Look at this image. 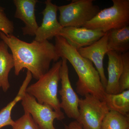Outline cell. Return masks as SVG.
I'll return each instance as SVG.
<instances>
[{
    "label": "cell",
    "mask_w": 129,
    "mask_h": 129,
    "mask_svg": "<svg viewBox=\"0 0 129 129\" xmlns=\"http://www.w3.org/2000/svg\"><path fill=\"white\" fill-rule=\"evenodd\" d=\"M0 38L10 48L14 58V74L19 75L26 69L38 80L50 69L51 62L57 61L58 56L55 45L49 41L28 43L13 35H6L0 32Z\"/></svg>",
    "instance_id": "1"
},
{
    "label": "cell",
    "mask_w": 129,
    "mask_h": 129,
    "mask_svg": "<svg viewBox=\"0 0 129 129\" xmlns=\"http://www.w3.org/2000/svg\"><path fill=\"white\" fill-rule=\"evenodd\" d=\"M12 129H40L30 114L25 113L14 121L12 126Z\"/></svg>",
    "instance_id": "20"
},
{
    "label": "cell",
    "mask_w": 129,
    "mask_h": 129,
    "mask_svg": "<svg viewBox=\"0 0 129 129\" xmlns=\"http://www.w3.org/2000/svg\"><path fill=\"white\" fill-rule=\"evenodd\" d=\"M93 0H73L69 4L57 6L59 22L63 28L83 27L101 11Z\"/></svg>",
    "instance_id": "5"
},
{
    "label": "cell",
    "mask_w": 129,
    "mask_h": 129,
    "mask_svg": "<svg viewBox=\"0 0 129 129\" xmlns=\"http://www.w3.org/2000/svg\"><path fill=\"white\" fill-rule=\"evenodd\" d=\"M128 129H129V128H128Z\"/></svg>",
    "instance_id": "24"
},
{
    "label": "cell",
    "mask_w": 129,
    "mask_h": 129,
    "mask_svg": "<svg viewBox=\"0 0 129 129\" xmlns=\"http://www.w3.org/2000/svg\"><path fill=\"white\" fill-rule=\"evenodd\" d=\"M108 36L107 32L99 40L92 45L77 50L81 56L90 60L94 64L105 89L107 83V79L104 72L103 60L105 55L109 51L107 47Z\"/></svg>",
    "instance_id": "11"
},
{
    "label": "cell",
    "mask_w": 129,
    "mask_h": 129,
    "mask_svg": "<svg viewBox=\"0 0 129 129\" xmlns=\"http://www.w3.org/2000/svg\"><path fill=\"white\" fill-rule=\"evenodd\" d=\"M1 88V85H0V88Z\"/></svg>",
    "instance_id": "23"
},
{
    "label": "cell",
    "mask_w": 129,
    "mask_h": 129,
    "mask_svg": "<svg viewBox=\"0 0 129 129\" xmlns=\"http://www.w3.org/2000/svg\"><path fill=\"white\" fill-rule=\"evenodd\" d=\"M45 7L42 12V23L35 36L34 40L37 41L52 39L58 36L63 28L57 20V6L51 0L45 1Z\"/></svg>",
    "instance_id": "9"
},
{
    "label": "cell",
    "mask_w": 129,
    "mask_h": 129,
    "mask_svg": "<svg viewBox=\"0 0 129 129\" xmlns=\"http://www.w3.org/2000/svg\"><path fill=\"white\" fill-rule=\"evenodd\" d=\"M32 78V76L30 73L26 74L25 78L19 88L16 97L0 111V129L5 126L8 125L12 126L14 124V121L11 117L13 109L18 102L21 101L26 92V88Z\"/></svg>",
    "instance_id": "16"
},
{
    "label": "cell",
    "mask_w": 129,
    "mask_h": 129,
    "mask_svg": "<svg viewBox=\"0 0 129 129\" xmlns=\"http://www.w3.org/2000/svg\"><path fill=\"white\" fill-rule=\"evenodd\" d=\"M37 0H14L16 7L14 17L20 19L25 25L22 28L23 35L35 36L39 27L35 16Z\"/></svg>",
    "instance_id": "12"
},
{
    "label": "cell",
    "mask_w": 129,
    "mask_h": 129,
    "mask_svg": "<svg viewBox=\"0 0 129 129\" xmlns=\"http://www.w3.org/2000/svg\"><path fill=\"white\" fill-rule=\"evenodd\" d=\"M65 129H83L80 125L76 120L70 122L68 125H64Z\"/></svg>",
    "instance_id": "22"
},
{
    "label": "cell",
    "mask_w": 129,
    "mask_h": 129,
    "mask_svg": "<svg viewBox=\"0 0 129 129\" xmlns=\"http://www.w3.org/2000/svg\"><path fill=\"white\" fill-rule=\"evenodd\" d=\"M61 58L62 62L60 72L61 89L58 91L61 100L60 108L64 111L68 117L76 120L79 117L80 99L73 89L70 80L68 61L63 58Z\"/></svg>",
    "instance_id": "8"
},
{
    "label": "cell",
    "mask_w": 129,
    "mask_h": 129,
    "mask_svg": "<svg viewBox=\"0 0 129 129\" xmlns=\"http://www.w3.org/2000/svg\"><path fill=\"white\" fill-rule=\"evenodd\" d=\"M107 47L109 51L123 54L129 49V26L108 32Z\"/></svg>",
    "instance_id": "14"
},
{
    "label": "cell",
    "mask_w": 129,
    "mask_h": 129,
    "mask_svg": "<svg viewBox=\"0 0 129 129\" xmlns=\"http://www.w3.org/2000/svg\"><path fill=\"white\" fill-rule=\"evenodd\" d=\"M14 23L7 16L4 8L0 6V32L6 35H13L14 31Z\"/></svg>",
    "instance_id": "21"
},
{
    "label": "cell",
    "mask_w": 129,
    "mask_h": 129,
    "mask_svg": "<svg viewBox=\"0 0 129 129\" xmlns=\"http://www.w3.org/2000/svg\"><path fill=\"white\" fill-rule=\"evenodd\" d=\"M107 55L108 57V79L105 92L107 94H118L120 93L119 80L123 67L122 54L111 51Z\"/></svg>",
    "instance_id": "13"
},
{
    "label": "cell",
    "mask_w": 129,
    "mask_h": 129,
    "mask_svg": "<svg viewBox=\"0 0 129 129\" xmlns=\"http://www.w3.org/2000/svg\"></svg>",
    "instance_id": "25"
},
{
    "label": "cell",
    "mask_w": 129,
    "mask_h": 129,
    "mask_svg": "<svg viewBox=\"0 0 129 129\" xmlns=\"http://www.w3.org/2000/svg\"><path fill=\"white\" fill-rule=\"evenodd\" d=\"M106 33L84 27H69L63 28L58 36L64 38L71 46L78 50L92 45Z\"/></svg>",
    "instance_id": "10"
},
{
    "label": "cell",
    "mask_w": 129,
    "mask_h": 129,
    "mask_svg": "<svg viewBox=\"0 0 129 129\" xmlns=\"http://www.w3.org/2000/svg\"><path fill=\"white\" fill-rule=\"evenodd\" d=\"M111 7L101 10L83 26L107 33L129 26V0H112Z\"/></svg>",
    "instance_id": "4"
},
{
    "label": "cell",
    "mask_w": 129,
    "mask_h": 129,
    "mask_svg": "<svg viewBox=\"0 0 129 129\" xmlns=\"http://www.w3.org/2000/svg\"><path fill=\"white\" fill-rule=\"evenodd\" d=\"M76 120L83 129H101L104 118L110 111L106 102L90 94L80 99Z\"/></svg>",
    "instance_id": "6"
},
{
    "label": "cell",
    "mask_w": 129,
    "mask_h": 129,
    "mask_svg": "<svg viewBox=\"0 0 129 129\" xmlns=\"http://www.w3.org/2000/svg\"><path fill=\"white\" fill-rule=\"evenodd\" d=\"M8 48L4 41H0V85L5 92L10 88L8 76L14 66V58L12 53H9Z\"/></svg>",
    "instance_id": "15"
},
{
    "label": "cell",
    "mask_w": 129,
    "mask_h": 129,
    "mask_svg": "<svg viewBox=\"0 0 129 129\" xmlns=\"http://www.w3.org/2000/svg\"><path fill=\"white\" fill-rule=\"evenodd\" d=\"M123 60V71L119 80L120 92L129 89V52L122 54Z\"/></svg>",
    "instance_id": "19"
},
{
    "label": "cell",
    "mask_w": 129,
    "mask_h": 129,
    "mask_svg": "<svg viewBox=\"0 0 129 129\" xmlns=\"http://www.w3.org/2000/svg\"><path fill=\"white\" fill-rule=\"evenodd\" d=\"M62 62V60L57 61L37 82L28 86L25 90L39 103L48 104L58 112L61 111L57 94Z\"/></svg>",
    "instance_id": "3"
},
{
    "label": "cell",
    "mask_w": 129,
    "mask_h": 129,
    "mask_svg": "<svg viewBox=\"0 0 129 129\" xmlns=\"http://www.w3.org/2000/svg\"><path fill=\"white\" fill-rule=\"evenodd\" d=\"M55 46L58 56L65 58L72 65L78 77L76 91L82 96L90 94L104 101L106 94L98 72L90 60L83 57L64 38L57 36Z\"/></svg>",
    "instance_id": "2"
},
{
    "label": "cell",
    "mask_w": 129,
    "mask_h": 129,
    "mask_svg": "<svg viewBox=\"0 0 129 129\" xmlns=\"http://www.w3.org/2000/svg\"><path fill=\"white\" fill-rule=\"evenodd\" d=\"M129 128V115H123L114 111H110L104 118L101 129Z\"/></svg>",
    "instance_id": "18"
},
{
    "label": "cell",
    "mask_w": 129,
    "mask_h": 129,
    "mask_svg": "<svg viewBox=\"0 0 129 129\" xmlns=\"http://www.w3.org/2000/svg\"><path fill=\"white\" fill-rule=\"evenodd\" d=\"M21 101L24 113L30 114L40 129H56L53 125L54 120H61L65 118L61 111H55L48 104L39 103L26 92Z\"/></svg>",
    "instance_id": "7"
},
{
    "label": "cell",
    "mask_w": 129,
    "mask_h": 129,
    "mask_svg": "<svg viewBox=\"0 0 129 129\" xmlns=\"http://www.w3.org/2000/svg\"><path fill=\"white\" fill-rule=\"evenodd\" d=\"M104 101L110 111L129 115V90L115 94L106 93Z\"/></svg>",
    "instance_id": "17"
}]
</instances>
